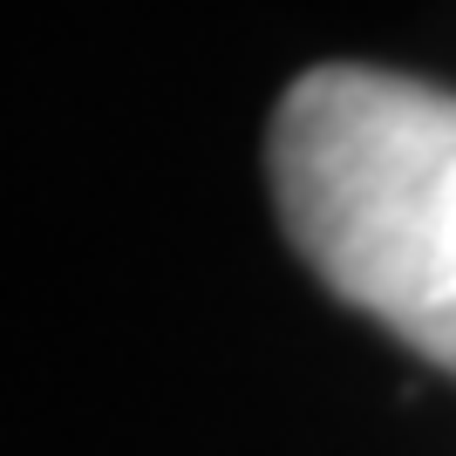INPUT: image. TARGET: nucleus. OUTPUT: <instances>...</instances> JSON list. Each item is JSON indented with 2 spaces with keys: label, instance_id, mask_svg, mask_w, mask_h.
Wrapping results in <instances>:
<instances>
[{
  "label": "nucleus",
  "instance_id": "nucleus-1",
  "mask_svg": "<svg viewBox=\"0 0 456 456\" xmlns=\"http://www.w3.org/2000/svg\"><path fill=\"white\" fill-rule=\"evenodd\" d=\"M266 184L306 273L456 375V89L306 69L273 110Z\"/></svg>",
  "mask_w": 456,
  "mask_h": 456
}]
</instances>
